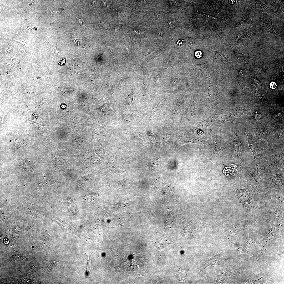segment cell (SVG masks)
Here are the masks:
<instances>
[{
  "instance_id": "obj_17",
  "label": "cell",
  "mask_w": 284,
  "mask_h": 284,
  "mask_svg": "<svg viewBox=\"0 0 284 284\" xmlns=\"http://www.w3.org/2000/svg\"><path fill=\"white\" fill-rule=\"evenodd\" d=\"M33 3L34 2L33 1H32L30 2H29L28 3V6H27V7H28V8H30V7L33 4Z\"/></svg>"
},
{
  "instance_id": "obj_16",
  "label": "cell",
  "mask_w": 284,
  "mask_h": 284,
  "mask_svg": "<svg viewBox=\"0 0 284 284\" xmlns=\"http://www.w3.org/2000/svg\"><path fill=\"white\" fill-rule=\"evenodd\" d=\"M202 53L200 50L196 51L195 53V56L197 58H200L202 56Z\"/></svg>"
},
{
  "instance_id": "obj_2",
  "label": "cell",
  "mask_w": 284,
  "mask_h": 284,
  "mask_svg": "<svg viewBox=\"0 0 284 284\" xmlns=\"http://www.w3.org/2000/svg\"><path fill=\"white\" fill-rule=\"evenodd\" d=\"M254 159L251 163H246L240 165V175L242 180L256 185L262 180L265 169L262 158L258 156Z\"/></svg>"
},
{
  "instance_id": "obj_11",
  "label": "cell",
  "mask_w": 284,
  "mask_h": 284,
  "mask_svg": "<svg viewBox=\"0 0 284 284\" xmlns=\"http://www.w3.org/2000/svg\"><path fill=\"white\" fill-rule=\"evenodd\" d=\"M55 181L53 177L50 175L46 174L41 180L40 183L43 186H47L52 184Z\"/></svg>"
},
{
  "instance_id": "obj_9",
  "label": "cell",
  "mask_w": 284,
  "mask_h": 284,
  "mask_svg": "<svg viewBox=\"0 0 284 284\" xmlns=\"http://www.w3.org/2000/svg\"><path fill=\"white\" fill-rule=\"evenodd\" d=\"M173 242L168 239L162 238L155 240L153 242V246L161 250L169 245L173 244Z\"/></svg>"
},
{
  "instance_id": "obj_18",
  "label": "cell",
  "mask_w": 284,
  "mask_h": 284,
  "mask_svg": "<svg viewBox=\"0 0 284 284\" xmlns=\"http://www.w3.org/2000/svg\"><path fill=\"white\" fill-rule=\"evenodd\" d=\"M103 3L105 5V6H106L108 8V9H109V8L108 7V6H107V4L106 2L103 1Z\"/></svg>"
},
{
  "instance_id": "obj_6",
  "label": "cell",
  "mask_w": 284,
  "mask_h": 284,
  "mask_svg": "<svg viewBox=\"0 0 284 284\" xmlns=\"http://www.w3.org/2000/svg\"><path fill=\"white\" fill-rule=\"evenodd\" d=\"M261 158L264 161L265 168L271 169H284V150L269 153Z\"/></svg>"
},
{
  "instance_id": "obj_8",
  "label": "cell",
  "mask_w": 284,
  "mask_h": 284,
  "mask_svg": "<svg viewBox=\"0 0 284 284\" xmlns=\"http://www.w3.org/2000/svg\"><path fill=\"white\" fill-rule=\"evenodd\" d=\"M21 207L24 213L31 215L33 217H37L38 216V212L34 207L31 201L24 202L22 203Z\"/></svg>"
},
{
  "instance_id": "obj_3",
  "label": "cell",
  "mask_w": 284,
  "mask_h": 284,
  "mask_svg": "<svg viewBox=\"0 0 284 284\" xmlns=\"http://www.w3.org/2000/svg\"><path fill=\"white\" fill-rule=\"evenodd\" d=\"M276 124L270 119L252 125L258 143L259 156L267 147L268 141L275 129Z\"/></svg>"
},
{
  "instance_id": "obj_1",
  "label": "cell",
  "mask_w": 284,
  "mask_h": 284,
  "mask_svg": "<svg viewBox=\"0 0 284 284\" xmlns=\"http://www.w3.org/2000/svg\"><path fill=\"white\" fill-rule=\"evenodd\" d=\"M231 124L229 129L230 136L229 144L237 161L240 165L248 163L251 150L245 131L237 124Z\"/></svg>"
},
{
  "instance_id": "obj_12",
  "label": "cell",
  "mask_w": 284,
  "mask_h": 284,
  "mask_svg": "<svg viewBox=\"0 0 284 284\" xmlns=\"http://www.w3.org/2000/svg\"><path fill=\"white\" fill-rule=\"evenodd\" d=\"M256 3L258 7L262 11L265 12H270L271 11H274L270 8L265 4L261 3L260 1H257Z\"/></svg>"
},
{
  "instance_id": "obj_5",
  "label": "cell",
  "mask_w": 284,
  "mask_h": 284,
  "mask_svg": "<svg viewBox=\"0 0 284 284\" xmlns=\"http://www.w3.org/2000/svg\"><path fill=\"white\" fill-rule=\"evenodd\" d=\"M237 125L246 133L247 137L249 146L253 154L254 159H255L259 156V150L257 139L252 125L247 119L245 118H242Z\"/></svg>"
},
{
  "instance_id": "obj_4",
  "label": "cell",
  "mask_w": 284,
  "mask_h": 284,
  "mask_svg": "<svg viewBox=\"0 0 284 284\" xmlns=\"http://www.w3.org/2000/svg\"><path fill=\"white\" fill-rule=\"evenodd\" d=\"M253 107L241 104L234 108L229 109L225 113L220 115L216 119L213 125L214 128L217 129L228 121L232 124L235 120L241 116L246 115L250 116Z\"/></svg>"
},
{
  "instance_id": "obj_15",
  "label": "cell",
  "mask_w": 284,
  "mask_h": 284,
  "mask_svg": "<svg viewBox=\"0 0 284 284\" xmlns=\"http://www.w3.org/2000/svg\"><path fill=\"white\" fill-rule=\"evenodd\" d=\"M97 197V195L94 193H92L86 195L85 196V199L88 200H94Z\"/></svg>"
},
{
  "instance_id": "obj_10",
  "label": "cell",
  "mask_w": 284,
  "mask_h": 284,
  "mask_svg": "<svg viewBox=\"0 0 284 284\" xmlns=\"http://www.w3.org/2000/svg\"><path fill=\"white\" fill-rule=\"evenodd\" d=\"M207 94L210 97L213 98H219L221 97L216 87L212 85L210 83L207 88Z\"/></svg>"
},
{
  "instance_id": "obj_19",
  "label": "cell",
  "mask_w": 284,
  "mask_h": 284,
  "mask_svg": "<svg viewBox=\"0 0 284 284\" xmlns=\"http://www.w3.org/2000/svg\"><path fill=\"white\" fill-rule=\"evenodd\" d=\"M104 29H105L106 30V31L107 32V31H108L107 28V26H106V24L104 25Z\"/></svg>"
},
{
  "instance_id": "obj_13",
  "label": "cell",
  "mask_w": 284,
  "mask_h": 284,
  "mask_svg": "<svg viewBox=\"0 0 284 284\" xmlns=\"http://www.w3.org/2000/svg\"><path fill=\"white\" fill-rule=\"evenodd\" d=\"M46 230L44 229L42 230L41 236L43 242L44 243L48 241L47 240L50 238Z\"/></svg>"
},
{
  "instance_id": "obj_7",
  "label": "cell",
  "mask_w": 284,
  "mask_h": 284,
  "mask_svg": "<svg viewBox=\"0 0 284 284\" xmlns=\"http://www.w3.org/2000/svg\"><path fill=\"white\" fill-rule=\"evenodd\" d=\"M248 117V120L252 125L271 119L270 115L256 107H253L251 115Z\"/></svg>"
},
{
  "instance_id": "obj_14",
  "label": "cell",
  "mask_w": 284,
  "mask_h": 284,
  "mask_svg": "<svg viewBox=\"0 0 284 284\" xmlns=\"http://www.w3.org/2000/svg\"><path fill=\"white\" fill-rule=\"evenodd\" d=\"M194 12L195 13L204 16L206 17H207L211 19H219L217 17L213 16L212 15H211L207 14L204 13L200 11L196 10Z\"/></svg>"
}]
</instances>
